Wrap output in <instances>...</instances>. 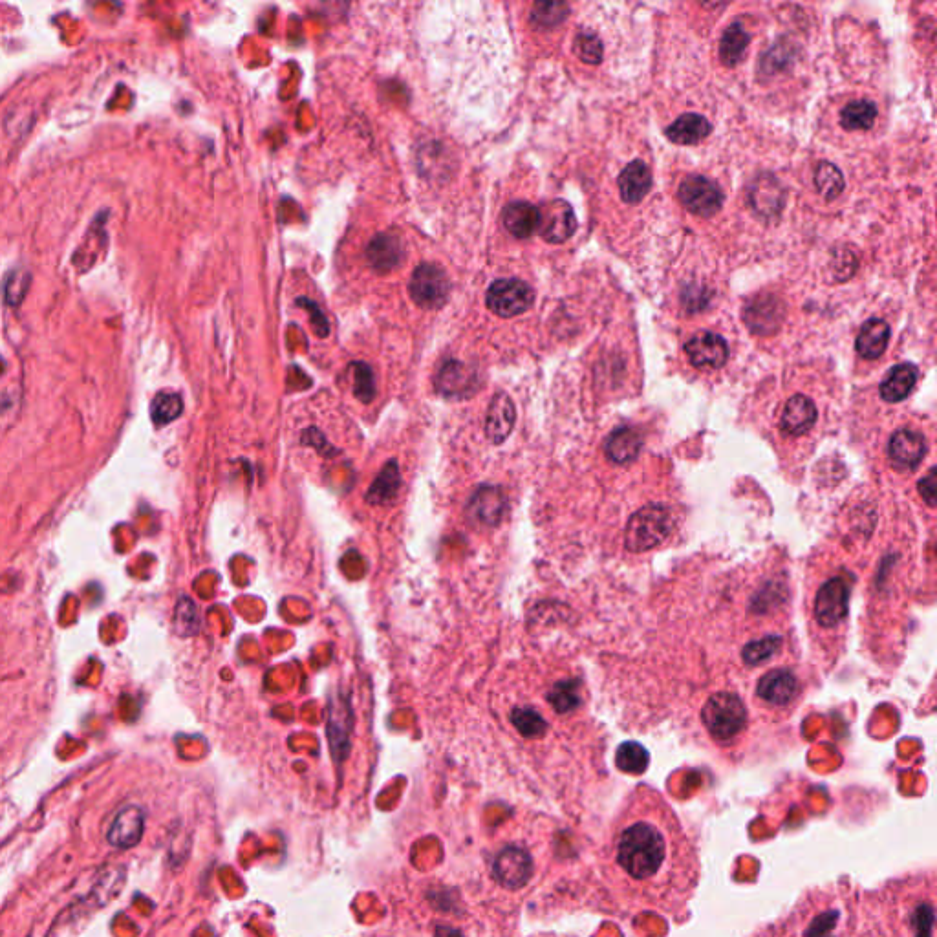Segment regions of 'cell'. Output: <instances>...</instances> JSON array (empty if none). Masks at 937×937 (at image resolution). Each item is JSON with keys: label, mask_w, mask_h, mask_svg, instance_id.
Returning a JSON list of instances; mask_svg holds the SVG:
<instances>
[{"label": "cell", "mask_w": 937, "mask_h": 937, "mask_svg": "<svg viewBox=\"0 0 937 937\" xmlns=\"http://www.w3.org/2000/svg\"><path fill=\"white\" fill-rule=\"evenodd\" d=\"M692 367L701 370H716L723 367L729 359V346L725 339L712 332H700L685 345Z\"/></svg>", "instance_id": "cell-9"}, {"label": "cell", "mask_w": 937, "mask_h": 937, "mask_svg": "<svg viewBox=\"0 0 937 937\" xmlns=\"http://www.w3.org/2000/svg\"><path fill=\"white\" fill-rule=\"evenodd\" d=\"M507 231L517 238H529L540 226L539 207L529 202H513L502 213Z\"/></svg>", "instance_id": "cell-23"}, {"label": "cell", "mask_w": 937, "mask_h": 937, "mask_svg": "<svg viewBox=\"0 0 937 937\" xmlns=\"http://www.w3.org/2000/svg\"><path fill=\"white\" fill-rule=\"evenodd\" d=\"M919 379V370L914 365H899L895 367L881 385V398L888 403H899L908 398V394L916 387Z\"/></svg>", "instance_id": "cell-26"}, {"label": "cell", "mask_w": 937, "mask_h": 937, "mask_svg": "<svg viewBox=\"0 0 937 937\" xmlns=\"http://www.w3.org/2000/svg\"><path fill=\"white\" fill-rule=\"evenodd\" d=\"M927 454V442L923 434L910 429L894 432L888 443V456L897 469L912 471Z\"/></svg>", "instance_id": "cell-12"}, {"label": "cell", "mask_w": 937, "mask_h": 937, "mask_svg": "<svg viewBox=\"0 0 937 937\" xmlns=\"http://www.w3.org/2000/svg\"><path fill=\"white\" fill-rule=\"evenodd\" d=\"M608 877L632 905L672 914L698 883V855L678 817L657 797L634 798L604 848Z\"/></svg>", "instance_id": "cell-1"}, {"label": "cell", "mask_w": 937, "mask_h": 937, "mask_svg": "<svg viewBox=\"0 0 937 937\" xmlns=\"http://www.w3.org/2000/svg\"><path fill=\"white\" fill-rule=\"evenodd\" d=\"M485 302L487 308L498 317L511 319L528 312L535 302V291L528 282L520 279H500L489 286Z\"/></svg>", "instance_id": "cell-4"}, {"label": "cell", "mask_w": 937, "mask_h": 937, "mask_svg": "<svg viewBox=\"0 0 937 937\" xmlns=\"http://www.w3.org/2000/svg\"><path fill=\"white\" fill-rule=\"evenodd\" d=\"M184 412V401L174 392H160L151 405V416L154 425L163 427L167 423L180 418Z\"/></svg>", "instance_id": "cell-32"}, {"label": "cell", "mask_w": 937, "mask_h": 937, "mask_svg": "<svg viewBox=\"0 0 937 937\" xmlns=\"http://www.w3.org/2000/svg\"><path fill=\"white\" fill-rule=\"evenodd\" d=\"M848 601H850V588L844 579L835 577L824 582L815 599V617L819 625L831 628L844 621L848 615Z\"/></svg>", "instance_id": "cell-7"}, {"label": "cell", "mask_w": 937, "mask_h": 937, "mask_svg": "<svg viewBox=\"0 0 937 937\" xmlns=\"http://www.w3.org/2000/svg\"><path fill=\"white\" fill-rule=\"evenodd\" d=\"M701 720L716 742L729 744L744 731L747 711L738 696L729 692H720L705 703L701 712Z\"/></svg>", "instance_id": "cell-3"}, {"label": "cell", "mask_w": 937, "mask_h": 937, "mask_svg": "<svg viewBox=\"0 0 937 937\" xmlns=\"http://www.w3.org/2000/svg\"><path fill=\"white\" fill-rule=\"evenodd\" d=\"M575 54L588 65H599L603 61V43L592 33H582L575 41Z\"/></svg>", "instance_id": "cell-40"}, {"label": "cell", "mask_w": 937, "mask_h": 937, "mask_svg": "<svg viewBox=\"0 0 937 937\" xmlns=\"http://www.w3.org/2000/svg\"><path fill=\"white\" fill-rule=\"evenodd\" d=\"M143 830H145L143 809L138 806H127L119 811L118 817L112 822L108 830V842L119 850H129L141 841Z\"/></svg>", "instance_id": "cell-14"}, {"label": "cell", "mask_w": 937, "mask_h": 937, "mask_svg": "<svg viewBox=\"0 0 937 937\" xmlns=\"http://www.w3.org/2000/svg\"><path fill=\"white\" fill-rule=\"evenodd\" d=\"M643 447V438L639 432L623 427L608 438L606 442V454L615 464H628L634 462Z\"/></svg>", "instance_id": "cell-27"}, {"label": "cell", "mask_w": 937, "mask_h": 937, "mask_svg": "<svg viewBox=\"0 0 937 937\" xmlns=\"http://www.w3.org/2000/svg\"><path fill=\"white\" fill-rule=\"evenodd\" d=\"M919 491L923 498L927 500L928 506H936V471L930 469V473L919 482Z\"/></svg>", "instance_id": "cell-43"}, {"label": "cell", "mask_w": 937, "mask_h": 937, "mask_svg": "<svg viewBox=\"0 0 937 937\" xmlns=\"http://www.w3.org/2000/svg\"><path fill=\"white\" fill-rule=\"evenodd\" d=\"M652 187V173L648 165L641 160L626 165L619 174V191L626 204H639Z\"/></svg>", "instance_id": "cell-22"}, {"label": "cell", "mask_w": 937, "mask_h": 937, "mask_svg": "<svg viewBox=\"0 0 937 937\" xmlns=\"http://www.w3.org/2000/svg\"><path fill=\"white\" fill-rule=\"evenodd\" d=\"M399 487H401V474H399L398 464L392 460L381 469V473L377 474L374 484L370 485L367 493L368 504L383 506L387 502H392L398 495Z\"/></svg>", "instance_id": "cell-28"}, {"label": "cell", "mask_w": 937, "mask_h": 937, "mask_svg": "<svg viewBox=\"0 0 937 937\" xmlns=\"http://www.w3.org/2000/svg\"><path fill=\"white\" fill-rule=\"evenodd\" d=\"M511 722L517 727L518 733L526 738H537L546 733V722L539 712L533 709H515L511 714Z\"/></svg>", "instance_id": "cell-38"}, {"label": "cell", "mask_w": 937, "mask_h": 937, "mask_svg": "<svg viewBox=\"0 0 937 937\" xmlns=\"http://www.w3.org/2000/svg\"><path fill=\"white\" fill-rule=\"evenodd\" d=\"M744 319L754 334H775L784 319V306L775 295L764 293L745 306Z\"/></svg>", "instance_id": "cell-10"}, {"label": "cell", "mask_w": 937, "mask_h": 937, "mask_svg": "<svg viewBox=\"0 0 937 937\" xmlns=\"http://www.w3.org/2000/svg\"><path fill=\"white\" fill-rule=\"evenodd\" d=\"M749 44V35L745 32L744 26L740 22H734L727 32L723 33L722 44H720V59L725 66H736L742 63L745 50Z\"/></svg>", "instance_id": "cell-29"}, {"label": "cell", "mask_w": 937, "mask_h": 937, "mask_svg": "<svg viewBox=\"0 0 937 937\" xmlns=\"http://www.w3.org/2000/svg\"><path fill=\"white\" fill-rule=\"evenodd\" d=\"M615 762H617V767L623 769L626 773L639 775L647 769L648 753L636 742H626V744L619 747Z\"/></svg>", "instance_id": "cell-34"}, {"label": "cell", "mask_w": 937, "mask_h": 937, "mask_svg": "<svg viewBox=\"0 0 937 937\" xmlns=\"http://www.w3.org/2000/svg\"><path fill=\"white\" fill-rule=\"evenodd\" d=\"M28 284H30V275L26 271H13L6 284H4V293H6L8 304L19 306L22 299H24V295H26Z\"/></svg>", "instance_id": "cell-41"}, {"label": "cell", "mask_w": 937, "mask_h": 937, "mask_svg": "<svg viewBox=\"0 0 937 937\" xmlns=\"http://www.w3.org/2000/svg\"><path fill=\"white\" fill-rule=\"evenodd\" d=\"M797 690V678L786 668H778L767 672L764 678L760 679L756 694L771 705H787L797 696Z\"/></svg>", "instance_id": "cell-18"}, {"label": "cell", "mask_w": 937, "mask_h": 937, "mask_svg": "<svg viewBox=\"0 0 937 937\" xmlns=\"http://www.w3.org/2000/svg\"><path fill=\"white\" fill-rule=\"evenodd\" d=\"M815 185H817V189H819V193L822 194L824 200H835V198L841 196L846 182H844V176H842L841 169L837 165L822 162L815 171Z\"/></svg>", "instance_id": "cell-31"}, {"label": "cell", "mask_w": 937, "mask_h": 937, "mask_svg": "<svg viewBox=\"0 0 937 937\" xmlns=\"http://www.w3.org/2000/svg\"><path fill=\"white\" fill-rule=\"evenodd\" d=\"M548 701L551 707L561 714L575 711L581 705V694H579V683L577 681H559L553 685V689L548 694Z\"/></svg>", "instance_id": "cell-33"}, {"label": "cell", "mask_w": 937, "mask_h": 937, "mask_svg": "<svg viewBox=\"0 0 937 937\" xmlns=\"http://www.w3.org/2000/svg\"><path fill=\"white\" fill-rule=\"evenodd\" d=\"M711 123L700 114H685L667 129L668 140L678 145H696L711 134Z\"/></svg>", "instance_id": "cell-24"}, {"label": "cell", "mask_w": 937, "mask_h": 937, "mask_svg": "<svg viewBox=\"0 0 937 937\" xmlns=\"http://www.w3.org/2000/svg\"><path fill=\"white\" fill-rule=\"evenodd\" d=\"M749 202L753 205L754 211L760 216H765V218H773V216L778 215L784 207V202H786V191L784 187L780 185V182L769 176V174H764V176H758L754 180V184L751 185V191H749Z\"/></svg>", "instance_id": "cell-15"}, {"label": "cell", "mask_w": 937, "mask_h": 937, "mask_svg": "<svg viewBox=\"0 0 937 937\" xmlns=\"http://www.w3.org/2000/svg\"><path fill=\"white\" fill-rule=\"evenodd\" d=\"M679 200L690 213L709 218L722 209L723 194L709 178L689 176L679 187Z\"/></svg>", "instance_id": "cell-6"}, {"label": "cell", "mask_w": 937, "mask_h": 937, "mask_svg": "<svg viewBox=\"0 0 937 937\" xmlns=\"http://www.w3.org/2000/svg\"><path fill=\"white\" fill-rule=\"evenodd\" d=\"M405 257V251L401 246V240L392 235H377L372 238L368 244L367 259L370 266L379 273L396 270L401 260Z\"/></svg>", "instance_id": "cell-21"}, {"label": "cell", "mask_w": 937, "mask_h": 937, "mask_svg": "<svg viewBox=\"0 0 937 937\" xmlns=\"http://www.w3.org/2000/svg\"><path fill=\"white\" fill-rule=\"evenodd\" d=\"M506 511V496L498 487H480L469 502V517L480 526H496Z\"/></svg>", "instance_id": "cell-16"}, {"label": "cell", "mask_w": 937, "mask_h": 937, "mask_svg": "<svg viewBox=\"0 0 937 937\" xmlns=\"http://www.w3.org/2000/svg\"><path fill=\"white\" fill-rule=\"evenodd\" d=\"M515 418H517V412H515V405L511 398L507 394H496L487 410V420H485L487 438L496 445L504 442L513 431Z\"/></svg>", "instance_id": "cell-19"}, {"label": "cell", "mask_w": 937, "mask_h": 937, "mask_svg": "<svg viewBox=\"0 0 937 937\" xmlns=\"http://www.w3.org/2000/svg\"><path fill=\"white\" fill-rule=\"evenodd\" d=\"M817 407L811 399L797 394L789 399L780 418V431L787 436H802L813 429L817 423Z\"/></svg>", "instance_id": "cell-17"}, {"label": "cell", "mask_w": 937, "mask_h": 937, "mask_svg": "<svg viewBox=\"0 0 937 937\" xmlns=\"http://www.w3.org/2000/svg\"><path fill=\"white\" fill-rule=\"evenodd\" d=\"M354 394L363 403H370L376 396L374 372H372V368L368 367L367 363H356L354 365Z\"/></svg>", "instance_id": "cell-39"}, {"label": "cell", "mask_w": 937, "mask_h": 937, "mask_svg": "<svg viewBox=\"0 0 937 937\" xmlns=\"http://www.w3.org/2000/svg\"><path fill=\"white\" fill-rule=\"evenodd\" d=\"M540 211V235L550 244H562L577 231V220L566 200H551Z\"/></svg>", "instance_id": "cell-8"}, {"label": "cell", "mask_w": 937, "mask_h": 937, "mask_svg": "<svg viewBox=\"0 0 937 937\" xmlns=\"http://www.w3.org/2000/svg\"><path fill=\"white\" fill-rule=\"evenodd\" d=\"M570 13V6L564 2H539L533 6L531 21L540 28H553L561 24Z\"/></svg>", "instance_id": "cell-35"}, {"label": "cell", "mask_w": 937, "mask_h": 937, "mask_svg": "<svg viewBox=\"0 0 937 937\" xmlns=\"http://www.w3.org/2000/svg\"><path fill=\"white\" fill-rule=\"evenodd\" d=\"M410 297L425 310H438L447 302L451 284L447 273L436 264L418 266L409 284Z\"/></svg>", "instance_id": "cell-5"}, {"label": "cell", "mask_w": 937, "mask_h": 937, "mask_svg": "<svg viewBox=\"0 0 937 937\" xmlns=\"http://www.w3.org/2000/svg\"><path fill=\"white\" fill-rule=\"evenodd\" d=\"M350 731H352V709L345 696H334L330 701L328 711V740L330 749L334 754L335 762H341L350 747Z\"/></svg>", "instance_id": "cell-11"}, {"label": "cell", "mask_w": 937, "mask_h": 937, "mask_svg": "<svg viewBox=\"0 0 937 937\" xmlns=\"http://www.w3.org/2000/svg\"><path fill=\"white\" fill-rule=\"evenodd\" d=\"M674 529V511L668 506L650 504L639 509L626 526L628 550L647 551L663 544Z\"/></svg>", "instance_id": "cell-2"}, {"label": "cell", "mask_w": 937, "mask_h": 937, "mask_svg": "<svg viewBox=\"0 0 937 937\" xmlns=\"http://www.w3.org/2000/svg\"><path fill=\"white\" fill-rule=\"evenodd\" d=\"M833 270L839 281H848L857 270V259L850 249H837L833 253Z\"/></svg>", "instance_id": "cell-42"}, {"label": "cell", "mask_w": 937, "mask_h": 937, "mask_svg": "<svg viewBox=\"0 0 937 937\" xmlns=\"http://www.w3.org/2000/svg\"><path fill=\"white\" fill-rule=\"evenodd\" d=\"M877 118V107L872 101H851L842 110L841 123L846 130L872 129Z\"/></svg>", "instance_id": "cell-30"}, {"label": "cell", "mask_w": 937, "mask_h": 937, "mask_svg": "<svg viewBox=\"0 0 937 937\" xmlns=\"http://www.w3.org/2000/svg\"><path fill=\"white\" fill-rule=\"evenodd\" d=\"M436 387L443 396L464 398L476 387V374L471 368L465 367L458 361H449L443 365L440 374L436 377Z\"/></svg>", "instance_id": "cell-20"}, {"label": "cell", "mask_w": 937, "mask_h": 937, "mask_svg": "<svg viewBox=\"0 0 937 937\" xmlns=\"http://www.w3.org/2000/svg\"><path fill=\"white\" fill-rule=\"evenodd\" d=\"M198 626H200V615H198L196 604L191 599L182 597L180 603L176 606V614H174V630L180 636L189 637L193 636L194 632L198 630Z\"/></svg>", "instance_id": "cell-37"}, {"label": "cell", "mask_w": 937, "mask_h": 937, "mask_svg": "<svg viewBox=\"0 0 937 937\" xmlns=\"http://www.w3.org/2000/svg\"><path fill=\"white\" fill-rule=\"evenodd\" d=\"M782 648V639L778 636H767L764 639H758V641H753L749 643L747 647L744 648V661L749 665V667H754V665H760L764 663L767 659L775 656L776 652Z\"/></svg>", "instance_id": "cell-36"}, {"label": "cell", "mask_w": 937, "mask_h": 937, "mask_svg": "<svg viewBox=\"0 0 937 937\" xmlns=\"http://www.w3.org/2000/svg\"><path fill=\"white\" fill-rule=\"evenodd\" d=\"M890 343V326L883 319H870L857 337V352L864 359H879Z\"/></svg>", "instance_id": "cell-25"}, {"label": "cell", "mask_w": 937, "mask_h": 937, "mask_svg": "<svg viewBox=\"0 0 937 937\" xmlns=\"http://www.w3.org/2000/svg\"><path fill=\"white\" fill-rule=\"evenodd\" d=\"M495 875L500 883L511 890L522 888L533 875V861L528 851L506 848L496 857Z\"/></svg>", "instance_id": "cell-13"}]
</instances>
